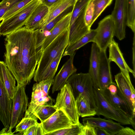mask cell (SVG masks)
Returning <instances> with one entry per match:
<instances>
[{
	"mask_svg": "<svg viewBox=\"0 0 135 135\" xmlns=\"http://www.w3.org/2000/svg\"><path fill=\"white\" fill-rule=\"evenodd\" d=\"M5 63L17 83L26 86L33 77L42 51L36 47V32L25 26L6 36Z\"/></svg>",
	"mask_w": 135,
	"mask_h": 135,
	"instance_id": "cell-1",
	"label": "cell"
},
{
	"mask_svg": "<svg viewBox=\"0 0 135 135\" xmlns=\"http://www.w3.org/2000/svg\"><path fill=\"white\" fill-rule=\"evenodd\" d=\"M69 29L57 36L44 50L40 57L33 76L34 80L39 83L44 72L50 64L68 45Z\"/></svg>",
	"mask_w": 135,
	"mask_h": 135,
	"instance_id": "cell-2",
	"label": "cell"
},
{
	"mask_svg": "<svg viewBox=\"0 0 135 135\" xmlns=\"http://www.w3.org/2000/svg\"><path fill=\"white\" fill-rule=\"evenodd\" d=\"M42 3L41 0H32L10 17L0 23V34L12 32L24 26L35 9Z\"/></svg>",
	"mask_w": 135,
	"mask_h": 135,
	"instance_id": "cell-3",
	"label": "cell"
},
{
	"mask_svg": "<svg viewBox=\"0 0 135 135\" xmlns=\"http://www.w3.org/2000/svg\"><path fill=\"white\" fill-rule=\"evenodd\" d=\"M94 97L96 106V115H102L115 120L122 125H131L134 129L135 123L125 113L115 108L109 103L101 93L99 89L94 85Z\"/></svg>",
	"mask_w": 135,
	"mask_h": 135,
	"instance_id": "cell-4",
	"label": "cell"
},
{
	"mask_svg": "<svg viewBox=\"0 0 135 135\" xmlns=\"http://www.w3.org/2000/svg\"><path fill=\"white\" fill-rule=\"evenodd\" d=\"M66 83L70 86L75 98L81 94L90 103L92 108L96 109L94 97V84L88 73H74L68 79Z\"/></svg>",
	"mask_w": 135,
	"mask_h": 135,
	"instance_id": "cell-5",
	"label": "cell"
},
{
	"mask_svg": "<svg viewBox=\"0 0 135 135\" xmlns=\"http://www.w3.org/2000/svg\"><path fill=\"white\" fill-rule=\"evenodd\" d=\"M54 81L53 79L34 84L31 100L24 117L33 118L34 111L38 106L52 105L55 100L49 95L48 92L50 86L53 84Z\"/></svg>",
	"mask_w": 135,
	"mask_h": 135,
	"instance_id": "cell-6",
	"label": "cell"
},
{
	"mask_svg": "<svg viewBox=\"0 0 135 135\" xmlns=\"http://www.w3.org/2000/svg\"><path fill=\"white\" fill-rule=\"evenodd\" d=\"M55 106L62 110L73 124L79 122L75 99L70 85L66 83L57 96Z\"/></svg>",
	"mask_w": 135,
	"mask_h": 135,
	"instance_id": "cell-7",
	"label": "cell"
},
{
	"mask_svg": "<svg viewBox=\"0 0 135 135\" xmlns=\"http://www.w3.org/2000/svg\"><path fill=\"white\" fill-rule=\"evenodd\" d=\"M26 86L17 83L12 99L11 117L9 131L18 124L23 118L28 105V98L25 92Z\"/></svg>",
	"mask_w": 135,
	"mask_h": 135,
	"instance_id": "cell-8",
	"label": "cell"
},
{
	"mask_svg": "<svg viewBox=\"0 0 135 135\" xmlns=\"http://www.w3.org/2000/svg\"><path fill=\"white\" fill-rule=\"evenodd\" d=\"M114 22L111 15L105 17L98 23L93 42L100 50L106 51L114 36Z\"/></svg>",
	"mask_w": 135,
	"mask_h": 135,
	"instance_id": "cell-9",
	"label": "cell"
},
{
	"mask_svg": "<svg viewBox=\"0 0 135 135\" xmlns=\"http://www.w3.org/2000/svg\"><path fill=\"white\" fill-rule=\"evenodd\" d=\"M126 0H115L111 14L114 24V36L121 40L125 37L126 25Z\"/></svg>",
	"mask_w": 135,
	"mask_h": 135,
	"instance_id": "cell-10",
	"label": "cell"
},
{
	"mask_svg": "<svg viewBox=\"0 0 135 135\" xmlns=\"http://www.w3.org/2000/svg\"><path fill=\"white\" fill-rule=\"evenodd\" d=\"M44 135L57 130L68 128L73 124L61 109H57L48 118L41 122Z\"/></svg>",
	"mask_w": 135,
	"mask_h": 135,
	"instance_id": "cell-11",
	"label": "cell"
},
{
	"mask_svg": "<svg viewBox=\"0 0 135 135\" xmlns=\"http://www.w3.org/2000/svg\"><path fill=\"white\" fill-rule=\"evenodd\" d=\"M116 83L120 91L135 115V90L130 78L121 72L115 76Z\"/></svg>",
	"mask_w": 135,
	"mask_h": 135,
	"instance_id": "cell-12",
	"label": "cell"
},
{
	"mask_svg": "<svg viewBox=\"0 0 135 135\" xmlns=\"http://www.w3.org/2000/svg\"><path fill=\"white\" fill-rule=\"evenodd\" d=\"M100 90L109 103L115 108L126 114L131 120L135 123V115L118 88L117 91L113 94L110 93L107 88Z\"/></svg>",
	"mask_w": 135,
	"mask_h": 135,
	"instance_id": "cell-13",
	"label": "cell"
},
{
	"mask_svg": "<svg viewBox=\"0 0 135 135\" xmlns=\"http://www.w3.org/2000/svg\"><path fill=\"white\" fill-rule=\"evenodd\" d=\"M12 103L0 76V120L7 129H9Z\"/></svg>",
	"mask_w": 135,
	"mask_h": 135,
	"instance_id": "cell-14",
	"label": "cell"
},
{
	"mask_svg": "<svg viewBox=\"0 0 135 135\" xmlns=\"http://www.w3.org/2000/svg\"><path fill=\"white\" fill-rule=\"evenodd\" d=\"M87 6L69 27L68 45L77 41L89 33L91 30L86 25L85 21V15Z\"/></svg>",
	"mask_w": 135,
	"mask_h": 135,
	"instance_id": "cell-15",
	"label": "cell"
},
{
	"mask_svg": "<svg viewBox=\"0 0 135 135\" xmlns=\"http://www.w3.org/2000/svg\"><path fill=\"white\" fill-rule=\"evenodd\" d=\"M75 52L70 56V57L63 65L54 79L52 92V93L60 90L66 84L69 78L75 73L77 70L73 65V60Z\"/></svg>",
	"mask_w": 135,
	"mask_h": 135,
	"instance_id": "cell-16",
	"label": "cell"
},
{
	"mask_svg": "<svg viewBox=\"0 0 135 135\" xmlns=\"http://www.w3.org/2000/svg\"><path fill=\"white\" fill-rule=\"evenodd\" d=\"M106 51L100 50L98 70V88L102 90L112 82L110 66V61L107 58Z\"/></svg>",
	"mask_w": 135,
	"mask_h": 135,
	"instance_id": "cell-17",
	"label": "cell"
},
{
	"mask_svg": "<svg viewBox=\"0 0 135 135\" xmlns=\"http://www.w3.org/2000/svg\"><path fill=\"white\" fill-rule=\"evenodd\" d=\"M109 48V57L110 61L115 62L119 68L121 72L126 77L130 78L129 73L132 74L135 78V71L128 65L124 60L123 54L119 47L118 44L113 38L108 46Z\"/></svg>",
	"mask_w": 135,
	"mask_h": 135,
	"instance_id": "cell-18",
	"label": "cell"
},
{
	"mask_svg": "<svg viewBox=\"0 0 135 135\" xmlns=\"http://www.w3.org/2000/svg\"><path fill=\"white\" fill-rule=\"evenodd\" d=\"M82 121L84 125H89L103 128L108 132L110 135H117L124 127L118 122L100 117L85 118L83 119Z\"/></svg>",
	"mask_w": 135,
	"mask_h": 135,
	"instance_id": "cell-19",
	"label": "cell"
},
{
	"mask_svg": "<svg viewBox=\"0 0 135 135\" xmlns=\"http://www.w3.org/2000/svg\"><path fill=\"white\" fill-rule=\"evenodd\" d=\"M72 12L73 10L62 17L51 31L49 35L46 37L43 42L41 48L42 51L57 36L69 29Z\"/></svg>",
	"mask_w": 135,
	"mask_h": 135,
	"instance_id": "cell-20",
	"label": "cell"
},
{
	"mask_svg": "<svg viewBox=\"0 0 135 135\" xmlns=\"http://www.w3.org/2000/svg\"><path fill=\"white\" fill-rule=\"evenodd\" d=\"M76 0H59L49 8L48 13L40 23L39 28L46 25L68 8L73 6Z\"/></svg>",
	"mask_w": 135,
	"mask_h": 135,
	"instance_id": "cell-21",
	"label": "cell"
},
{
	"mask_svg": "<svg viewBox=\"0 0 135 135\" xmlns=\"http://www.w3.org/2000/svg\"><path fill=\"white\" fill-rule=\"evenodd\" d=\"M100 50L94 42L92 44L88 73L91 76L94 86L98 88V70L99 65Z\"/></svg>",
	"mask_w": 135,
	"mask_h": 135,
	"instance_id": "cell-22",
	"label": "cell"
},
{
	"mask_svg": "<svg viewBox=\"0 0 135 135\" xmlns=\"http://www.w3.org/2000/svg\"><path fill=\"white\" fill-rule=\"evenodd\" d=\"M0 76L10 98L12 99L16 85V79L7 68L5 62L0 61Z\"/></svg>",
	"mask_w": 135,
	"mask_h": 135,
	"instance_id": "cell-23",
	"label": "cell"
},
{
	"mask_svg": "<svg viewBox=\"0 0 135 135\" xmlns=\"http://www.w3.org/2000/svg\"><path fill=\"white\" fill-rule=\"evenodd\" d=\"M48 10V7L42 3L33 12L24 26L32 31L39 29L40 23Z\"/></svg>",
	"mask_w": 135,
	"mask_h": 135,
	"instance_id": "cell-24",
	"label": "cell"
},
{
	"mask_svg": "<svg viewBox=\"0 0 135 135\" xmlns=\"http://www.w3.org/2000/svg\"><path fill=\"white\" fill-rule=\"evenodd\" d=\"M97 33L96 29L91 30L90 31L75 42L68 45L66 48L62 56H70L75 51L88 43L93 42Z\"/></svg>",
	"mask_w": 135,
	"mask_h": 135,
	"instance_id": "cell-25",
	"label": "cell"
},
{
	"mask_svg": "<svg viewBox=\"0 0 135 135\" xmlns=\"http://www.w3.org/2000/svg\"><path fill=\"white\" fill-rule=\"evenodd\" d=\"M75 99L78 113L80 116L84 117L96 115V110L92 108L84 96L80 94Z\"/></svg>",
	"mask_w": 135,
	"mask_h": 135,
	"instance_id": "cell-26",
	"label": "cell"
},
{
	"mask_svg": "<svg viewBox=\"0 0 135 135\" xmlns=\"http://www.w3.org/2000/svg\"><path fill=\"white\" fill-rule=\"evenodd\" d=\"M57 110L54 105H39L34 110L32 118L37 119L38 118L42 122L48 118Z\"/></svg>",
	"mask_w": 135,
	"mask_h": 135,
	"instance_id": "cell-27",
	"label": "cell"
},
{
	"mask_svg": "<svg viewBox=\"0 0 135 135\" xmlns=\"http://www.w3.org/2000/svg\"><path fill=\"white\" fill-rule=\"evenodd\" d=\"M74 6L67 9L45 26L37 29V34L44 38L49 36L50 31L55 25L64 16L72 10Z\"/></svg>",
	"mask_w": 135,
	"mask_h": 135,
	"instance_id": "cell-28",
	"label": "cell"
},
{
	"mask_svg": "<svg viewBox=\"0 0 135 135\" xmlns=\"http://www.w3.org/2000/svg\"><path fill=\"white\" fill-rule=\"evenodd\" d=\"M126 25L135 31V0H126Z\"/></svg>",
	"mask_w": 135,
	"mask_h": 135,
	"instance_id": "cell-29",
	"label": "cell"
},
{
	"mask_svg": "<svg viewBox=\"0 0 135 135\" xmlns=\"http://www.w3.org/2000/svg\"><path fill=\"white\" fill-rule=\"evenodd\" d=\"M64 52H61L50 64L43 74L39 82L43 81L54 79Z\"/></svg>",
	"mask_w": 135,
	"mask_h": 135,
	"instance_id": "cell-30",
	"label": "cell"
},
{
	"mask_svg": "<svg viewBox=\"0 0 135 135\" xmlns=\"http://www.w3.org/2000/svg\"><path fill=\"white\" fill-rule=\"evenodd\" d=\"M83 125L80 122L73 124L70 127L48 133L47 135H81Z\"/></svg>",
	"mask_w": 135,
	"mask_h": 135,
	"instance_id": "cell-31",
	"label": "cell"
},
{
	"mask_svg": "<svg viewBox=\"0 0 135 135\" xmlns=\"http://www.w3.org/2000/svg\"><path fill=\"white\" fill-rule=\"evenodd\" d=\"M113 0H93L94 4V11L91 25L106 8L111 4Z\"/></svg>",
	"mask_w": 135,
	"mask_h": 135,
	"instance_id": "cell-32",
	"label": "cell"
},
{
	"mask_svg": "<svg viewBox=\"0 0 135 135\" xmlns=\"http://www.w3.org/2000/svg\"><path fill=\"white\" fill-rule=\"evenodd\" d=\"M38 123L37 119L23 117L15 127L16 129L14 133L18 132V134H16L21 135L22 133L27 129Z\"/></svg>",
	"mask_w": 135,
	"mask_h": 135,
	"instance_id": "cell-33",
	"label": "cell"
},
{
	"mask_svg": "<svg viewBox=\"0 0 135 135\" xmlns=\"http://www.w3.org/2000/svg\"><path fill=\"white\" fill-rule=\"evenodd\" d=\"M91 0H76L73 9L70 26L73 23L83 9L88 5Z\"/></svg>",
	"mask_w": 135,
	"mask_h": 135,
	"instance_id": "cell-34",
	"label": "cell"
},
{
	"mask_svg": "<svg viewBox=\"0 0 135 135\" xmlns=\"http://www.w3.org/2000/svg\"><path fill=\"white\" fill-rule=\"evenodd\" d=\"M32 0H22L14 5L4 14L1 20V21L10 17L22 8Z\"/></svg>",
	"mask_w": 135,
	"mask_h": 135,
	"instance_id": "cell-35",
	"label": "cell"
},
{
	"mask_svg": "<svg viewBox=\"0 0 135 135\" xmlns=\"http://www.w3.org/2000/svg\"><path fill=\"white\" fill-rule=\"evenodd\" d=\"M22 0H2L0 2V22L6 12L16 3Z\"/></svg>",
	"mask_w": 135,
	"mask_h": 135,
	"instance_id": "cell-36",
	"label": "cell"
},
{
	"mask_svg": "<svg viewBox=\"0 0 135 135\" xmlns=\"http://www.w3.org/2000/svg\"><path fill=\"white\" fill-rule=\"evenodd\" d=\"M94 11V4L93 0H91L87 5L85 15V19L86 25L91 28V22Z\"/></svg>",
	"mask_w": 135,
	"mask_h": 135,
	"instance_id": "cell-37",
	"label": "cell"
},
{
	"mask_svg": "<svg viewBox=\"0 0 135 135\" xmlns=\"http://www.w3.org/2000/svg\"><path fill=\"white\" fill-rule=\"evenodd\" d=\"M23 135H44L41 123L32 126L27 129L21 134Z\"/></svg>",
	"mask_w": 135,
	"mask_h": 135,
	"instance_id": "cell-38",
	"label": "cell"
},
{
	"mask_svg": "<svg viewBox=\"0 0 135 135\" xmlns=\"http://www.w3.org/2000/svg\"><path fill=\"white\" fill-rule=\"evenodd\" d=\"M81 135H95L94 127L89 125H83Z\"/></svg>",
	"mask_w": 135,
	"mask_h": 135,
	"instance_id": "cell-39",
	"label": "cell"
},
{
	"mask_svg": "<svg viewBox=\"0 0 135 135\" xmlns=\"http://www.w3.org/2000/svg\"><path fill=\"white\" fill-rule=\"evenodd\" d=\"M117 135H135V131L130 127H124L119 131Z\"/></svg>",
	"mask_w": 135,
	"mask_h": 135,
	"instance_id": "cell-40",
	"label": "cell"
},
{
	"mask_svg": "<svg viewBox=\"0 0 135 135\" xmlns=\"http://www.w3.org/2000/svg\"><path fill=\"white\" fill-rule=\"evenodd\" d=\"M94 129L95 135H110L108 132L103 128L94 127Z\"/></svg>",
	"mask_w": 135,
	"mask_h": 135,
	"instance_id": "cell-41",
	"label": "cell"
},
{
	"mask_svg": "<svg viewBox=\"0 0 135 135\" xmlns=\"http://www.w3.org/2000/svg\"><path fill=\"white\" fill-rule=\"evenodd\" d=\"M59 0H41L42 3L49 8Z\"/></svg>",
	"mask_w": 135,
	"mask_h": 135,
	"instance_id": "cell-42",
	"label": "cell"
},
{
	"mask_svg": "<svg viewBox=\"0 0 135 135\" xmlns=\"http://www.w3.org/2000/svg\"><path fill=\"white\" fill-rule=\"evenodd\" d=\"M14 132L12 133L9 131L5 128H4L0 132V135H12L13 134Z\"/></svg>",
	"mask_w": 135,
	"mask_h": 135,
	"instance_id": "cell-43",
	"label": "cell"
},
{
	"mask_svg": "<svg viewBox=\"0 0 135 135\" xmlns=\"http://www.w3.org/2000/svg\"><path fill=\"white\" fill-rule=\"evenodd\" d=\"M133 70L135 71L134 69V49H135V34H134V37H133Z\"/></svg>",
	"mask_w": 135,
	"mask_h": 135,
	"instance_id": "cell-44",
	"label": "cell"
},
{
	"mask_svg": "<svg viewBox=\"0 0 135 135\" xmlns=\"http://www.w3.org/2000/svg\"><path fill=\"white\" fill-rule=\"evenodd\" d=\"M1 35L0 34V36Z\"/></svg>",
	"mask_w": 135,
	"mask_h": 135,
	"instance_id": "cell-45",
	"label": "cell"
}]
</instances>
